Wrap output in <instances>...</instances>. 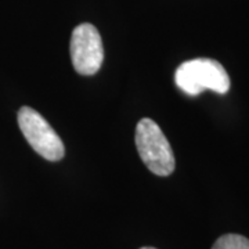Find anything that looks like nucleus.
I'll list each match as a JSON object with an SVG mask.
<instances>
[{
	"instance_id": "nucleus-1",
	"label": "nucleus",
	"mask_w": 249,
	"mask_h": 249,
	"mask_svg": "<svg viewBox=\"0 0 249 249\" xmlns=\"http://www.w3.org/2000/svg\"><path fill=\"white\" fill-rule=\"evenodd\" d=\"M175 82L188 96H198L204 90L226 94L230 90L229 73L220 62L211 58H194L180 64Z\"/></svg>"
},
{
	"instance_id": "nucleus-3",
	"label": "nucleus",
	"mask_w": 249,
	"mask_h": 249,
	"mask_svg": "<svg viewBox=\"0 0 249 249\" xmlns=\"http://www.w3.org/2000/svg\"><path fill=\"white\" fill-rule=\"evenodd\" d=\"M18 126L29 145L40 157L53 162L64 158L65 147L60 136L34 108L22 107L18 111Z\"/></svg>"
},
{
	"instance_id": "nucleus-6",
	"label": "nucleus",
	"mask_w": 249,
	"mask_h": 249,
	"mask_svg": "<svg viewBox=\"0 0 249 249\" xmlns=\"http://www.w3.org/2000/svg\"><path fill=\"white\" fill-rule=\"evenodd\" d=\"M140 249H155V248H151V247H144V248H140Z\"/></svg>"
},
{
	"instance_id": "nucleus-2",
	"label": "nucleus",
	"mask_w": 249,
	"mask_h": 249,
	"mask_svg": "<svg viewBox=\"0 0 249 249\" xmlns=\"http://www.w3.org/2000/svg\"><path fill=\"white\" fill-rule=\"evenodd\" d=\"M134 142L144 165L158 176H169L175 170V155L160 127L150 118H142L136 126Z\"/></svg>"
},
{
	"instance_id": "nucleus-4",
	"label": "nucleus",
	"mask_w": 249,
	"mask_h": 249,
	"mask_svg": "<svg viewBox=\"0 0 249 249\" xmlns=\"http://www.w3.org/2000/svg\"><path fill=\"white\" fill-rule=\"evenodd\" d=\"M71 58L75 71L90 76L97 73L104 60V47L97 28L91 24H80L71 36Z\"/></svg>"
},
{
	"instance_id": "nucleus-5",
	"label": "nucleus",
	"mask_w": 249,
	"mask_h": 249,
	"mask_svg": "<svg viewBox=\"0 0 249 249\" xmlns=\"http://www.w3.org/2000/svg\"><path fill=\"white\" fill-rule=\"evenodd\" d=\"M212 249H249V240L240 234H226L214 242Z\"/></svg>"
}]
</instances>
